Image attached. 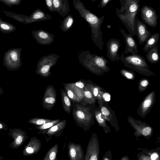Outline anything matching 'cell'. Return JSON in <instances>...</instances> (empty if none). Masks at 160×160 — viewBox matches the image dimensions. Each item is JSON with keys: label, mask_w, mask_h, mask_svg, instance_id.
Returning a JSON list of instances; mask_svg holds the SVG:
<instances>
[{"label": "cell", "mask_w": 160, "mask_h": 160, "mask_svg": "<svg viewBox=\"0 0 160 160\" xmlns=\"http://www.w3.org/2000/svg\"><path fill=\"white\" fill-rule=\"evenodd\" d=\"M72 2L74 8L90 27L93 42L96 46L102 51L104 43L102 38L103 33L101 28L105 18V15L99 17L87 9L80 0H72Z\"/></svg>", "instance_id": "6da1fadb"}, {"label": "cell", "mask_w": 160, "mask_h": 160, "mask_svg": "<svg viewBox=\"0 0 160 160\" xmlns=\"http://www.w3.org/2000/svg\"><path fill=\"white\" fill-rule=\"evenodd\" d=\"M120 8L116 9L117 16L133 37L136 35L135 28L136 16L140 10V0H119Z\"/></svg>", "instance_id": "7a4b0ae2"}, {"label": "cell", "mask_w": 160, "mask_h": 160, "mask_svg": "<svg viewBox=\"0 0 160 160\" xmlns=\"http://www.w3.org/2000/svg\"><path fill=\"white\" fill-rule=\"evenodd\" d=\"M120 59L125 67L140 74L148 77L155 75L153 72L150 70L145 58L139 55L126 56L122 53L120 57Z\"/></svg>", "instance_id": "3957f363"}, {"label": "cell", "mask_w": 160, "mask_h": 160, "mask_svg": "<svg viewBox=\"0 0 160 160\" xmlns=\"http://www.w3.org/2000/svg\"><path fill=\"white\" fill-rule=\"evenodd\" d=\"M88 56L87 67L94 74L101 76L110 71L108 61L103 56L90 54Z\"/></svg>", "instance_id": "277c9868"}, {"label": "cell", "mask_w": 160, "mask_h": 160, "mask_svg": "<svg viewBox=\"0 0 160 160\" xmlns=\"http://www.w3.org/2000/svg\"><path fill=\"white\" fill-rule=\"evenodd\" d=\"M20 48L9 49L4 54L3 65L8 69L11 71L19 69L21 66V52Z\"/></svg>", "instance_id": "5b68a950"}, {"label": "cell", "mask_w": 160, "mask_h": 160, "mask_svg": "<svg viewBox=\"0 0 160 160\" xmlns=\"http://www.w3.org/2000/svg\"><path fill=\"white\" fill-rule=\"evenodd\" d=\"M140 10L141 17L144 22L151 27H155L158 24V18L156 10L152 7L145 5Z\"/></svg>", "instance_id": "8992f818"}, {"label": "cell", "mask_w": 160, "mask_h": 160, "mask_svg": "<svg viewBox=\"0 0 160 160\" xmlns=\"http://www.w3.org/2000/svg\"><path fill=\"white\" fill-rule=\"evenodd\" d=\"M54 56L50 55L43 57L38 63L36 73L43 77L49 76L50 68L57 62V59Z\"/></svg>", "instance_id": "52a82bcc"}, {"label": "cell", "mask_w": 160, "mask_h": 160, "mask_svg": "<svg viewBox=\"0 0 160 160\" xmlns=\"http://www.w3.org/2000/svg\"><path fill=\"white\" fill-rule=\"evenodd\" d=\"M8 135L13 139V140L9 146L13 149H16L22 146L28 138L26 132L19 128H9Z\"/></svg>", "instance_id": "ba28073f"}, {"label": "cell", "mask_w": 160, "mask_h": 160, "mask_svg": "<svg viewBox=\"0 0 160 160\" xmlns=\"http://www.w3.org/2000/svg\"><path fill=\"white\" fill-rule=\"evenodd\" d=\"M120 40L114 38H111L106 44L107 48V57L111 61H118L120 57L118 55V50L122 45Z\"/></svg>", "instance_id": "9c48e42d"}, {"label": "cell", "mask_w": 160, "mask_h": 160, "mask_svg": "<svg viewBox=\"0 0 160 160\" xmlns=\"http://www.w3.org/2000/svg\"><path fill=\"white\" fill-rule=\"evenodd\" d=\"M56 101V90L52 85H49L46 88L43 98V108L46 110H51L54 106Z\"/></svg>", "instance_id": "30bf717a"}, {"label": "cell", "mask_w": 160, "mask_h": 160, "mask_svg": "<svg viewBox=\"0 0 160 160\" xmlns=\"http://www.w3.org/2000/svg\"><path fill=\"white\" fill-rule=\"evenodd\" d=\"M119 30L122 35L126 43V47L124 53L126 54H131L136 55L138 52V48L136 41L130 34L127 33L122 28Z\"/></svg>", "instance_id": "8fae6325"}, {"label": "cell", "mask_w": 160, "mask_h": 160, "mask_svg": "<svg viewBox=\"0 0 160 160\" xmlns=\"http://www.w3.org/2000/svg\"><path fill=\"white\" fill-rule=\"evenodd\" d=\"M135 28L138 42L140 44L144 43L151 35L146 24L138 19L136 18L135 22Z\"/></svg>", "instance_id": "7c38bea8"}, {"label": "cell", "mask_w": 160, "mask_h": 160, "mask_svg": "<svg viewBox=\"0 0 160 160\" xmlns=\"http://www.w3.org/2000/svg\"><path fill=\"white\" fill-rule=\"evenodd\" d=\"M72 114L77 122L81 124H85L89 121L90 115L86 108L77 104L76 108L73 110Z\"/></svg>", "instance_id": "4fadbf2b"}, {"label": "cell", "mask_w": 160, "mask_h": 160, "mask_svg": "<svg viewBox=\"0 0 160 160\" xmlns=\"http://www.w3.org/2000/svg\"><path fill=\"white\" fill-rule=\"evenodd\" d=\"M37 42L40 44L49 45L53 41L54 35L42 29L31 31Z\"/></svg>", "instance_id": "5bb4252c"}, {"label": "cell", "mask_w": 160, "mask_h": 160, "mask_svg": "<svg viewBox=\"0 0 160 160\" xmlns=\"http://www.w3.org/2000/svg\"><path fill=\"white\" fill-rule=\"evenodd\" d=\"M42 143L36 137L30 138L28 143L23 151V155L28 156L34 155L38 152L41 149Z\"/></svg>", "instance_id": "9a60e30c"}, {"label": "cell", "mask_w": 160, "mask_h": 160, "mask_svg": "<svg viewBox=\"0 0 160 160\" xmlns=\"http://www.w3.org/2000/svg\"><path fill=\"white\" fill-rule=\"evenodd\" d=\"M68 156L71 160H81L84 154L82 148L79 144L69 142L68 145Z\"/></svg>", "instance_id": "2e32d148"}, {"label": "cell", "mask_w": 160, "mask_h": 160, "mask_svg": "<svg viewBox=\"0 0 160 160\" xmlns=\"http://www.w3.org/2000/svg\"><path fill=\"white\" fill-rule=\"evenodd\" d=\"M52 17L39 8L36 9L31 15L27 18L26 23H30L35 22L51 20Z\"/></svg>", "instance_id": "e0dca14e"}, {"label": "cell", "mask_w": 160, "mask_h": 160, "mask_svg": "<svg viewBox=\"0 0 160 160\" xmlns=\"http://www.w3.org/2000/svg\"><path fill=\"white\" fill-rule=\"evenodd\" d=\"M66 120L59 122L51 127L48 131L46 134L49 136H58L59 133L62 132L66 126Z\"/></svg>", "instance_id": "ac0fdd59"}, {"label": "cell", "mask_w": 160, "mask_h": 160, "mask_svg": "<svg viewBox=\"0 0 160 160\" xmlns=\"http://www.w3.org/2000/svg\"><path fill=\"white\" fill-rule=\"evenodd\" d=\"M158 49V46L156 45L147 52L146 58L151 64L157 63L160 60Z\"/></svg>", "instance_id": "d6986e66"}, {"label": "cell", "mask_w": 160, "mask_h": 160, "mask_svg": "<svg viewBox=\"0 0 160 160\" xmlns=\"http://www.w3.org/2000/svg\"><path fill=\"white\" fill-rule=\"evenodd\" d=\"M159 36L160 35L158 32L151 35L146 41V42L143 48V51L147 52L149 50L157 45Z\"/></svg>", "instance_id": "ffe728a7"}, {"label": "cell", "mask_w": 160, "mask_h": 160, "mask_svg": "<svg viewBox=\"0 0 160 160\" xmlns=\"http://www.w3.org/2000/svg\"><path fill=\"white\" fill-rule=\"evenodd\" d=\"M54 12L64 17L69 12L65 7L62 0H52Z\"/></svg>", "instance_id": "44dd1931"}, {"label": "cell", "mask_w": 160, "mask_h": 160, "mask_svg": "<svg viewBox=\"0 0 160 160\" xmlns=\"http://www.w3.org/2000/svg\"><path fill=\"white\" fill-rule=\"evenodd\" d=\"M62 104L64 111L70 114L72 108V104L67 94L63 89H61Z\"/></svg>", "instance_id": "7402d4cb"}, {"label": "cell", "mask_w": 160, "mask_h": 160, "mask_svg": "<svg viewBox=\"0 0 160 160\" xmlns=\"http://www.w3.org/2000/svg\"><path fill=\"white\" fill-rule=\"evenodd\" d=\"M60 119L52 120L51 121L48 122L43 125L37 126L35 127V128L39 131V132H38V133L45 135L51 127L60 122Z\"/></svg>", "instance_id": "603a6c76"}, {"label": "cell", "mask_w": 160, "mask_h": 160, "mask_svg": "<svg viewBox=\"0 0 160 160\" xmlns=\"http://www.w3.org/2000/svg\"><path fill=\"white\" fill-rule=\"evenodd\" d=\"M74 19L71 14L67 15L61 22L60 28L64 32L68 31L72 27Z\"/></svg>", "instance_id": "cb8c5ba5"}, {"label": "cell", "mask_w": 160, "mask_h": 160, "mask_svg": "<svg viewBox=\"0 0 160 160\" xmlns=\"http://www.w3.org/2000/svg\"><path fill=\"white\" fill-rule=\"evenodd\" d=\"M58 146L56 144L52 147L47 152L43 160H54L55 159L58 151Z\"/></svg>", "instance_id": "d4e9b609"}, {"label": "cell", "mask_w": 160, "mask_h": 160, "mask_svg": "<svg viewBox=\"0 0 160 160\" xmlns=\"http://www.w3.org/2000/svg\"><path fill=\"white\" fill-rule=\"evenodd\" d=\"M65 88L66 90L67 94L69 98L74 102H80L81 101L80 99L74 90L68 84H67L65 86Z\"/></svg>", "instance_id": "484cf974"}, {"label": "cell", "mask_w": 160, "mask_h": 160, "mask_svg": "<svg viewBox=\"0 0 160 160\" xmlns=\"http://www.w3.org/2000/svg\"><path fill=\"white\" fill-rule=\"evenodd\" d=\"M120 72L122 76L128 80H133L135 78V73L133 71L122 69L120 70Z\"/></svg>", "instance_id": "4316f807"}, {"label": "cell", "mask_w": 160, "mask_h": 160, "mask_svg": "<svg viewBox=\"0 0 160 160\" xmlns=\"http://www.w3.org/2000/svg\"><path fill=\"white\" fill-rule=\"evenodd\" d=\"M52 120L48 119L32 118L29 120L28 122L36 126H40L51 121Z\"/></svg>", "instance_id": "83f0119b"}, {"label": "cell", "mask_w": 160, "mask_h": 160, "mask_svg": "<svg viewBox=\"0 0 160 160\" xmlns=\"http://www.w3.org/2000/svg\"><path fill=\"white\" fill-rule=\"evenodd\" d=\"M83 98L88 103L91 102L93 100V96L87 86L83 89Z\"/></svg>", "instance_id": "f1b7e54d"}, {"label": "cell", "mask_w": 160, "mask_h": 160, "mask_svg": "<svg viewBox=\"0 0 160 160\" xmlns=\"http://www.w3.org/2000/svg\"><path fill=\"white\" fill-rule=\"evenodd\" d=\"M149 82L147 78H143L140 80L138 82V88L140 91L144 90L147 88L149 84Z\"/></svg>", "instance_id": "f546056e"}, {"label": "cell", "mask_w": 160, "mask_h": 160, "mask_svg": "<svg viewBox=\"0 0 160 160\" xmlns=\"http://www.w3.org/2000/svg\"><path fill=\"white\" fill-rule=\"evenodd\" d=\"M46 5L49 10L52 12H54L52 0H45Z\"/></svg>", "instance_id": "4dcf8cb0"}, {"label": "cell", "mask_w": 160, "mask_h": 160, "mask_svg": "<svg viewBox=\"0 0 160 160\" xmlns=\"http://www.w3.org/2000/svg\"><path fill=\"white\" fill-rule=\"evenodd\" d=\"M112 0H101L98 7L102 8L105 7Z\"/></svg>", "instance_id": "1f68e13d"}, {"label": "cell", "mask_w": 160, "mask_h": 160, "mask_svg": "<svg viewBox=\"0 0 160 160\" xmlns=\"http://www.w3.org/2000/svg\"><path fill=\"white\" fill-rule=\"evenodd\" d=\"M151 132V128L149 127L144 128L142 130V133L144 136H147L150 134Z\"/></svg>", "instance_id": "d6a6232c"}, {"label": "cell", "mask_w": 160, "mask_h": 160, "mask_svg": "<svg viewBox=\"0 0 160 160\" xmlns=\"http://www.w3.org/2000/svg\"><path fill=\"white\" fill-rule=\"evenodd\" d=\"M74 85L77 87L82 89H83L85 87L84 84L81 82H76L75 83Z\"/></svg>", "instance_id": "836d02e7"}, {"label": "cell", "mask_w": 160, "mask_h": 160, "mask_svg": "<svg viewBox=\"0 0 160 160\" xmlns=\"http://www.w3.org/2000/svg\"><path fill=\"white\" fill-rule=\"evenodd\" d=\"M103 97L106 101H109L111 99V96L109 93L105 92L103 94Z\"/></svg>", "instance_id": "e575fe53"}, {"label": "cell", "mask_w": 160, "mask_h": 160, "mask_svg": "<svg viewBox=\"0 0 160 160\" xmlns=\"http://www.w3.org/2000/svg\"><path fill=\"white\" fill-rule=\"evenodd\" d=\"M8 129V128L7 125L4 122L0 121V131L2 130H7Z\"/></svg>", "instance_id": "d590c367"}, {"label": "cell", "mask_w": 160, "mask_h": 160, "mask_svg": "<svg viewBox=\"0 0 160 160\" xmlns=\"http://www.w3.org/2000/svg\"><path fill=\"white\" fill-rule=\"evenodd\" d=\"M101 113L97 114L96 115V119L97 121L100 123H102L103 122V119L101 118Z\"/></svg>", "instance_id": "8d00e7d4"}, {"label": "cell", "mask_w": 160, "mask_h": 160, "mask_svg": "<svg viewBox=\"0 0 160 160\" xmlns=\"http://www.w3.org/2000/svg\"><path fill=\"white\" fill-rule=\"evenodd\" d=\"M101 111L102 113L104 115L108 116L110 114V112L105 107H103L102 108Z\"/></svg>", "instance_id": "74e56055"}, {"label": "cell", "mask_w": 160, "mask_h": 160, "mask_svg": "<svg viewBox=\"0 0 160 160\" xmlns=\"http://www.w3.org/2000/svg\"><path fill=\"white\" fill-rule=\"evenodd\" d=\"M62 1L65 7L69 12L70 8L68 0H62Z\"/></svg>", "instance_id": "f35d334b"}, {"label": "cell", "mask_w": 160, "mask_h": 160, "mask_svg": "<svg viewBox=\"0 0 160 160\" xmlns=\"http://www.w3.org/2000/svg\"><path fill=\"white\" fill-rule=\"evenodd\" d=\"M151 104V101L150 99H148L145 101L143 106L147 108L149 107Z\"/></svg>", "instance_id": "ab89813d"}, {"label": "cell", "mask_w": 160, "mask_h": 160, "mask_svg": "<svg viewBox=\"0 0 160 160\" xmlns=\"http://www.w3.org/2000/svg\"><path fill=\"white\" fill-rule=\"evenodd\" d=\"M158 157V155L154 153L151 156V159L152 160H155Z\"/></svg>", "instance_id": "60d3db41"}, {"label": "cell", "mask_w": 160, "mask_h": 160, "mask_svg": "<svg viewBox=\"0 0 160 160\" xmlns=\"http://www.w3.org/2000/svg\"><path fill=\"white\" fill-rule=\"evenodd\" d=\"M3 93V91L2 88L0 86V95H2Z\"/></svg>", "instance_id": "b9f144b4"}, {"label": "cell", "mask_w": 160, "mask_h": 160, "mask_svg": "<svg viewBox=\"0 0 160 160\" xmlns=\"http://www.w3.org/2000/svg\"><path fill=\"white\" fill-rule=\"evenodd\" d=\"M3 159V157L2 156H0V160H2Z\"/></svg>", "instance_id": "7bdbcfd3"}, {"label": "cell", "mask_w": 160, "mask_h": 160, "mask_svg": "<svg viewBox=\"0 0 160 160\" xmlns=\"http://www.w3.org/2000/svg\"><path fill=\"white\" fill-rule=\"evenodd\" d=\"M92 2H95L97 0H91Z\"/></svg>", "instance_id": "ee69618b"}, {"label": "cell", "mask_w": 160, "mask_h": 160, "mask_svg": "<svg viewBox=\"0 0 160 160\" xmlns=\"http://www.w3.org/2000/svg\"><path fill=\"white\" fill-rule=\"evenodd\" d=\"M104 160H108V158H104Z\"/></svg>", "instance_id": "f6af8a7d"}, {"label": "cell", "mask_w": 160, "mask_h": 160, "mask_svg": "<svg viewBox=\"0 0 160 160\" xmlns=\"http://www.w3.org/2000/svg\"></svg>", "instance_id": "bcb514c9"}]
</instances>
